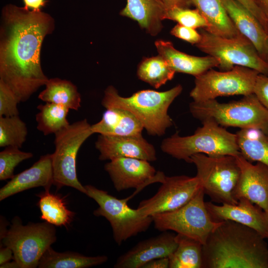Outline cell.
I'll return each mask as SVG.
<instances>
[{
	"instance_id": "obj_1",
	"label": "cell",
	"mask_w": 268,
	"mask_h": 268,
	"mask_svg": "<svg viewBox=\"0 0 268 268\" xmlns=\"http://www.w3.org/2000/svg\"><path fill=\"white\" fill-rule=\"evenodd\" d=\"M54 21L49 14L8 4L2 8L0 40V80L20 102L26 101L49 78L40 64L45 36Z\"/></svg>"
},
{
	"instance_id": "obj_2",
	"label": "cell",
	"mask_w": 268,
	"mask_h": 268,
	"mask_svg": "<svg viewBox=\"0 0 268 268\" xmlns=\"http://www.w3.org/2000/svg\"><path fill=\"white\" fill-rule=\"evenodd\" d=\"M202 268H268V247L255 230L221 221L202 245Z\"/></svg>"
},
{
	"instance_id": "obj_3",
	"label": "cell",
	"mask_w": 268,
	"mask_h": 268,
	"mask_svg": "<svg viewBox=\"0 0 268 268\" xmlns=\"http://www.w3.org/2000/svg\"><path fill=\"white\" fill-rule=\"evenodd\" d=\"M183 90L178 84L165 91L146 89L136 92L130 97L121 96L112 85L104 91L101 104L106 109L120 108L132 113L142 124L147 134L161 136L173 125L168 109Z\"/></svg>"
},
{
	"instance_id": "obj_4",
	"label": "cell",
	"mask_w": 268,
	"mask_h": 268,
	"mask_svg": "<svg viewBox=\"0 0 268 268\" xmlns=\"http://www.w3.org/2000/svg\"><path fill=\"white\" fill-rule=\"evenodd\" d=\"M192 135L182 136L178 133L162 141L163 152L189 163L191 157L202 153L208 155L241 154L236 134L227 131L211 120L201 122Z\"/></svg>"
},
{
	"instance_id": "obj_5",
	"label": "cell",
	"mask_w": 268,
	"mask_h": 268,
	"mask_svg": "<svg viewBox=\"0 0 268 268\" xmlns=\"http://www.w3.org/2000/svg\"><path fill=\"white\" fill-rule=\"evenodd\" d=\"M189 108L193 116L201 122L211 120L223 127L255 129L268 135V111L254 93L228 103L216 99L193 101Z\"/></svg>"
},
{
	"instance_id": "obj_6",
	"label": "cell",
	"mask_w": 268,
	"mask_h": 268,
	"mask_svg": "<svg viewBox=\"0 0 268 268\" xmlns=\"http://www.w3.org/2000/svg\"><path fill=\"white\" fill-rule=\"evenodd\" d=\"M189 163L195 165L196 176L212 201L221 204L238 203L234 193L241 170L235 156L199 153L192 155Z\"/></svg>"
},
{
	"instance_id": "obj_7",
	"label": "cell",
	"mask_w": 268,
	"mask_h": 268,
	"mask_svg": "<svg viewBox=\"0 0 268 268\" xmlns=\"http://www.w3.org/2000/svg\"><path fill=\"white\" fill-rule=\"evenodd\" d=\"M57 240L55 225L46 221L23 225L18 216L11 220L0 242L10 248L20 268H35L46 250Z\"/></svg>"
},
{
	"instance_id": "obj_8",
	"label": "cell",
	"mask_w": 268,
	"mask_h": 268,
	"mask_svg": "<svg viewBox=\"0 0 268 268\" xmlns=\"http://www.w3.org/2000/svg\"><path fill=\"white\" fill-rule=\"evenodd\" d=\"M94 134L87 119L76 121L55 134V150L52 154L53 180L57 189L70 187L86 195L79 181L76 162L78 152L84 141Z\"/></svg>"
},
{
	"instance_id": "obj_9",
	"label": "cell",
	"mask_w": 268,
	"mask_h": 268,
	"mask_svg": "<svg viewBox=\"0 0 268 268\" xmlns=\"http://www.w3.org/2000/svg\"><path fill=\"white\" fill-rule=\"evenodd\" d=\"M84 187L86 195L94 200L99 205L93 211V214L103 216L109 222L113 238L118 245L146 231L153 222L151 216L142 214L137 208H131L127 204L128 198L118 199L107 191L91 185H85Z\"/></svg>"
},
{
	"instance_id": "obj_10",
	"label": "cell",
	"mask_w": 268,
	"mask_h": 268,
	"mask_svg": "<svg viewBox=\"0 0 268 268\" xmlns=\"http://www.w3.org/2000/svg\"><path fill=\"white\" fill-rule=\"evenodd\" d=\"M203 188L187 203L174 210L152 215L155 228L172 230L194 239L203 245L209 234L221 221H213L205 206Z\"/></svg>"
},
{
	"instance_id": "obj_11",
	"label": "cell",
	"mask_w": 268,
	"mask_h": 268,
	"mask_svg": "<svg viewBox=\"0 0 268 268\" xmlns=\"http://www.w3.org/2000/svg\"><path fill=\"white\" fill-rule=\"evenodd\" d=\"M201 39L195 46L201 51L217 59L222 71L235 66L247 67L268 75V62L259 55L253 44L241 34L234 38L222 37L203 29Z\"/></svg>"
},
{
	"instance_id": "obj_12",
	"label": "cell",
	"mask_w": 268,
	"mask_h": 268,
	"mask_svg": "<svg viewBox=\"0 0 268 268\" xmlns=\"http://www.w3.org/2000/svg\"><path fill=\"white\" fill-rule=\"evenodd\" d=\"M259 73L256 70L238 66L225 71L211 68L195 77V86L190 96L193 101L199 102L220 96L248 95L253 93Z\"/></svg>"
},
{
	"instance_id": "obj_13",
	"label": "cell",
	"mask_w": 268,
	"mask_h": 268,
	"mask_svg": "<svg viewBox=\"0 0 268 268\" xmlns=\"http://www.w3.org/2000/svg\"><path fill=\"white\" fill-rule=\"evenodd\" d=\"M161 184L154 196L139 203L137 208L142 214L152 216L178 209L189 201L201 188L196 176H165Z\"/></svg>"
},
{
	"instance_id": "obj_14",
	"label": "cell",
	"mask_w": 268,
	"mask_h": 268,
	"mask_svg": "<svg viewBox=\"0 0 268 268\" xmlns=\"http://www.w3.org/2000/svg\"><path fill=\"white\" fill-rule=\"evenodd\" d=\"M104 169L118 192L132 188L140 190L150 183H162L165 177L163 172H156L149 161L134 158L110 160Z\"/></svg>"
},
{
	"instance_id": "obj_15",
	"label": "cell",
	"mask_w": 268,
	"mask_h": 268,
	"mask_svg": "<svg viewBox=\"0 0 268 268\" xmlns=\"http://www.w3.org/2000/svg\"><path fill=\"white\" fill-rule=\"evenodd\" d=\"M99 152L100 160L129 157L149 162L157 159L154 146L142 134L134 135H109L99 134L95 143Z\"/></svg>"
},
{
	"instance_id": "obj_16",
	"label": "cell",
	"mask_w": 268,
	"mask_h": 268,
	"mask_svg": "<svg viewBox=\"0 0 268 268\" xmlns=\"http://www.w3.org/2000/svg\"><path fill=\"white\" fill-rule=\"evenodd\" d=\"M211 219L216 222L231 220L251 228L268 239V215L259 206L241 198L237 204L216 205L205 202Z\"/></svg>"
},
{
	"instance_id": "obj_17",
	"label": "cell",
	"mask_w": 268,
	"mask_h": 268,
	"mask_svg": "<svg viewBox=\"0 0 268 268\" xmlns=\"http://www.w3.org/2000/svg\"><path fill=\"white\" fill-rule=\"evenodd\" d=\"M236 157L241 173L234 193L235 199L238 201L245 198L268 215V167L259 162L253 164L241 154Z\"/></svg>"
},
{
	"instance_id": "obj_18",
	"label": "cell",
	"mask_w": 268,
	"mask_h": 268,
	"mask_svg": "<svg viewBox=\"0 0 268 268\" xmlns=\"http://www.w3.org/2000/svg\"><path fill=\"white\" fill-rule=\"evenodd\" d=\"M176 235L167 232L139 242L121 255L114 266L115 268H142L148 262L169 257L177 247Z\"/></svg>"
},
{
	"instance_id": "obj_19",
	"label": "cell",
	"mask_w": 268,
	"mask_h": 268,
	"mask_svg": "<svg viewBox=\"0 0 268 268\" xmlns=\"http://www.w3.org/2000/svg\"><path fill=\"white\" fill-rule=\"evenodd\" d=\"M53 183L52 154H46L0 188V201L31 188L42 187L49 191Z\"/></svg>"
},
{
	"instance_id": "obj_20",
	"label": "cell",
	"mask_w": 268,
	"mask_h": 268,
	"mask_svg": "<svg viewBox=\"0 0 268 268\" xmlns=\"http://www.w3.org/2000/svg\"><path fill=\"white\" fill-rule=\"evenodd\" d=\"M239 32L254 46L268 62V34L258 19L236 0H221Z\"/></svg>"
},
{
	"instance_id": "obj_21",
	"label": "cell",
	"mask_w": 268,
	"mask_h": 268,
	"mask_svg": "<svg viewBox=\"0 0 268 268\" xmlns=\"http://www.w3.org/2000/svg\"><path fill=\"white\" fill-rule=\"evenodd\" d=\"M155 46L159 55L162 57L175 72L189 74L196 77L213 68L218 67L219 60L211 56H192L177 50L173 44L159 40Z\"/></svg>"
},
{
	"instance_id": "obj_22",
	"label": "cell",
	"mask_w": 268,
	"mask_h": 268,
	"mask_svg": "<svg viewBox=\"0 0 268 268\" xmlns=\"http://www.w3.org/2000/svg\"><path fill=\"white\" fill-rule=\"evenodd\" d=\"M166 11L158 0H127L120 14L136 21L147 33L155 36L162 28Z\"/></svg>"
},
{
	"instance_id": "obj_23",
	"label": "cell",
	"mask_w": 268,
	"mask_h": 268,
	"mask_svg": "<svg viewBox=\"0 0 268 268\" xmlns=\"http://www.w3.org/2000/svg\"><path fill=\"white\" fill-rule=\"evenodd\" d=\"M94 134L109 135L142 134L140 122L130 112L120 108L106 109L98 122L91 125Z\"/></svg>"
},
{
	"instance_id": "obj_24",
	"label": "cell",
	"mask_w": 268,
	"mask_h": 268,
	"mask_svg": "<svg viewBox=\"0 0 268 268\" xmlns=\"http://www.w3.org/2000/svg\"><path fill=\"white\" fill-rule=\"evenodd\" d=\"M206 20L208 32L222 37L234 38L240 35L229 16L221 0H190Z\"/></svg>"
},
{
	"instance_id": "obj_25",
	"label": "cell",
	"mask_w": 268,
	"mask_h": 268,
	"mask_svg": "<svg viewBox=\"0 0 268 268\" xmlns=\"http://www.w3.org/2000/svg\"><path fill=\"white\" fill-rule=\"evenodd\" d=\"M107 260L106 256L88 257L74 252H58L51 247L42 256L38 268H87L101 265Z\"/></svg>"
},
{
	"instance_id": "obj_26",
	"label": "cell",
	"mask_w": 268,
	"mask_h": 268,
	"mask_svg": "<svg viewBox=\"0 0 268 268\" xmlns=\"http://www.w3.org/2000/svg\"><path fill=\"white\" fill-rule=\"evenodd\" d=\"M38 98L46 103L61 105L69 110L78 111L81 107V96L72 82L59 78L49 79Z\"/></svg>"
},
{
	"instance_id": "obj_27",
	"label": "cell",
	"mask_w": 268,
	"mask_h": 268,
	"mask_svg": "<svg viewBox=\"0 0 268 268\" xmlns=\"http://www.w3.org/2000/svg\"><path fill=\"white\" fill-rule=\"evenodd\" d=\"M236 134L241 155L252 163L268 167V135L255 129H240Z\"/></svg>"
},
{
	"instance_id": "obj_28",
	"label": "cell",
	"mask_w": 268,
	"mask_h": 268,
	"mask_svg": "<svg viewBox=\"0 0 268 268\" xmlns=\"http://www.w3.org/2000/svg\"><path fill=\"white\" fill-rule=\"evenodd\" d=\"M36 196L39 198L37 205L42 220L57 226L67 227L70 225L75 213L67 208L63 198L45 190Z\"/></svg>"
},
{
	"instance_id": "obj_29",
	"label": "cell",
	"mask_w": 268,
	"mask_h": 268,
	"mask_svg": "<svg viewBox=\"0 0 268 268\" xmlns=\"http://www.w3.org/2000/svg\"><path fill=\"white\" fill-rule=\"evenodd\" d=\"M175 237L177 247L168 257L169 268H202V244L182 234Z\"/></svg>"
},
{
	"instance_id": "obj_30",
	"label": "cell",
	"mask_w": 268,
	"mask_h": 268,
	"mask_svg": "<svg viewBox=\"0 0 268 268\" xmlns=\"http://www.w3.org/2000/svg\"><path fill=\"white\" fill-rule=\"evenodd\" d=\"M175 73L167 61L159 55L143 59L137 69L138 78L156 89L172 79Z\"/></svg>"
},
{
	"instance_id": "obj_31",
	"label": "cell",
	"mask_w": 268,
	"mask_h": 268,
	"mask_svg": "<svg viewBox=\"0 0 268 268\" xmlns=\"http://www.w3.org/2000/svg\"><path fill=\"white\" fill-rule=\"evenodd\" d=\"M36 115L37 129L44 135L56 134L70 124L67 116L69 109L64 106L51 103L40 104Z\"/></svg>"
},
{
	"instance_id": "obj_32",
	"label": "cell",
	"mask_w": 268,
	"mask_h": 268,
	"mask_svg": "<svg viewBox=\"0 0 268 268\" xmlns=\"http://www.w3.org/2000/svg\"><path fill=\"white\" fill-rule=\"evenodd\" d=\"M28 130L19 115L0 117V147H22L26 139Z\"/></svg>"
},
{
	"instance_id": "obj_33",
	"label": "cell",
	"mask_w": 268,
	"mask_h": 268,
	"mask_svg": "<svg viewBox=\"0 0 268 268\" xmlns=\"http://www.w3.org/2000/svg\"><path fill=\"white\" fill-rule=\"evenodd\" d=\"M17 147L8 146L0 152V180L11 179L15 168L23 161L32 158L31 152L21 151Z\"/></svg>"
},
{
	"instance_id": "obj_34",
	"label": "cell",
	"mask_w": 268,
	"mask_h": 268,
	"mask_svg": "<svg viewBox=\"0 0 268 268\" xmlns=\"http://www.w3.org/2000/svg\"><path fill=\"white\" fill-rule=\"evenodd\" d=\"M165 19L176 21L178 24L194 29L208 27V23L197 9L175 7L166 10Z\"/></svg>"
},
{
	"instance_id": "obj_35",
	"label": "cell",
	"mask_w": 268,
	"mask_h": 268,
	"mask_svg": "<svg viewBox=\"0 0 268 268\" xmlns=\"http://www.w3.org/2000/svg\"><path fill=\"white\" fill-rule=\"evenodd\" d=\"M20 101L11 89L0 80V117L19 115Z\"/></svg>"
},
{
	"instance_id": "obj_36",
	"label": "cell",
	"mask_w": 268,
	"mask_h": 268,
	"mask_svg": "<svg viewBox=\"0 0 268 268\" xmlns=\"http://www.w3.org/2000/svg\"><path fill=\"white\" fill-rule=\"evenodd\" d=\"M174 36L196 45L201 39V35L196 29L179 24L176 25L171 30Z\"/></svg>"
},
{
	"instance_id": "obj_37",
	"label": "cell",
	"mask_w": 268,
	"mask_h": 268,
	"mask_svg": "<svg viewBox=\"0 0 268 268\" xmlns=\"http://www.w3.org/2000/svg\"><path fill=\"white\" fill-rule=\"evenodd\" d=\"M253 93L268 111V75L259 74L254 86Z\"/></svg>"
},
{
	"instance_id": "obj_38",
	"label": "cell",
	"mask_w": 268,
	"mask_h": 268,
	"mask_svg": "<svg viewBox=\"0 0 268 268\" xmlns=\"http://www.w3.org/2000/svg\"><path fill=\"white\" fill-rule=\"evenodd\" d=\"M236 0L249 10L258 19L268 34L266 18L255 0Z\"/></svg>"
},
{
	"instance_id": "obj_39",
	"label": "cell",
	"mask_w": 268,
	"mask_h": 268,
	"mask_svg": "<svg viewBox=\"0 0 268 268\" xmlns=\"http://www.w3.org/2000/svg\"><path fill=\"white\" fill-rule=\"evenodd\" d=\"M167 9L175 7L189 8L192 5L190 0H158Z\"/></svg>"
},
{
	"instance_id": "obj_40",
	"label": "cell",
	"mask_w": 268,
	"mask_h": 268,
	"mask_svg": "<svg viewBox=\"0 0 268 268\" xmlns=\"http://www.w3.org/2000/svg\"><path fill=\"white\" fill-rule=\"evenodd\" d=\"M24 6L26 9L35 11H40L41 9L45 6L48 0H22Z\"/></svg>"
},
{
	"instance_id": "obj_41",
	"label": "cell",
	"mask_w": 268,
	"mask_h": 268,
	"mask_svg": "<svg viewBox=\"0 0 268 268\" xmlns=\"http://www.w3.org/2000/svg\"><path fill=\"white\" fill-rule=\"evenodd\" d=\"M142 268H169L168 257L152 260L145 264Z\"/></svg>"
},
{
	"instance_id": "obj_42",
	"label": "cell",
	"mask_w": 268,
	"mask_h": 268,
	"mask_svg": "<svg viewBox=\"0 0 268 268\" xmlns=\"http://www.w3.org/2000/svg\"><path fill=\"white\" fill-rule=\"evenodd\" d=\"M14 259L12 250L7 246L0 247V265Z\"/></svg>"
},
{
	"instance_id": "obj_43",
	"label": "cell",
	"mask_w": 268,
	"mask_h": 268,
	"mask_svg": "<svg viewBox=\"0 0 268 268\" xmlns=\"http://www.w3.org/2000/svg\"><path fill=\"white\" fill-rule=\"evenodd\" d=\"M255 1L266 18L268 31V0H255Z\"/></svg>"
},
{
	"instance_id": "obj_44",
	"label": "cell",
	"mask_w": 268,
	"mask_h": 268,
	"mask_svg": "<svg viewBox=\"0 0 268 268\" xmlns=\"http://www.w3.org/2000/svg\"><path fill=\"white\" fill-rule=\"evenodd\" d=\"M0 268H20L19 264L14 260L12 262L8 261L0 265Z\"/></svg>"
}]
</instances>
